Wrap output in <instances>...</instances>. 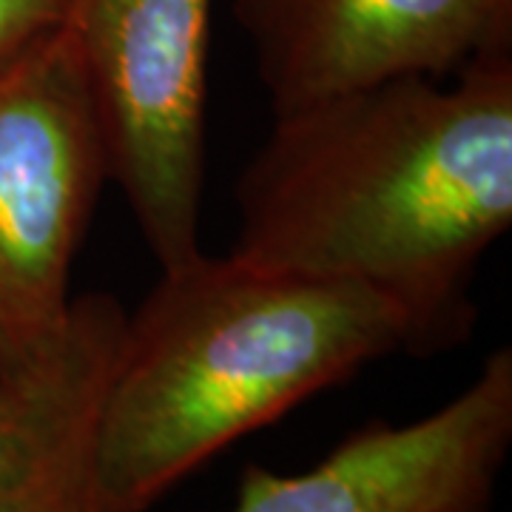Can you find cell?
<instances>
[{
    "mask_svg": "<svg viewBox=\"0 0 512 512\" xmlns=\"http://www.w3.org/2000/svg\"><path fill=\"white\" fill-rule=\"evenodd\" d=\"M239 259L390 299L421 353L458 345L512 225V49L274 114L237 188Z\"/></svg>",
    "mask_w": 512,
    "mask_h": 512,
    "instance_id": "6da1fadb",
    "label": "cell"
},
{
    "mask_svg": "<svg viewBox=\"0 0 512 512\" xmlns=\"http://www.w3.org/2000/svg\"><path fill=\"white\" fill-rule=\"evenodd\" d=\"M419 353L379 293L200 254L126 313L92 447V512H148L208 458L390 353Z\"/></svg>",
    "mask_w": 512,
    "mask_h": 512,
    "instance_id": "7a4b0ae2",
    "label": "cell"
},
{
    "mask_svg": "<svg viewBox=\"0 0 512 512\" xmlns=\"http://www.w3.org/2000/svg\"><path fill=\"white\" fill-rule=\"evenodd\" d=\"M106 180V140L63 26L0 63V373L66 342L74 256Z\"/></svg>",
    "mask_w": 512,
    "mask_h": 512,
    "instance_id": "3957f363",
    "label": "cell"
},
{
    "mask_svg": "<svg viewBox=\"0 0 512 512\" xmlns=\"http://www.w3.org/2000/svg\"><path fill=\"white\" fill-rule=\"evenodd\" d=\"M120 185L160 268L200 254L211 0H72L66 20Z\"/></svg>",
    "mask_w": 512,
    "mask_h": 512,
    "instance_id": "277c9868",
    "label": "cell"
},
{
    "mask_svg": "<svg viewBox=\"0 0 512 512\" xmlns=\"http://www.w3.org/2000/svg\"><path fill=\"white\" fill-rule=\"evenodd\" d=\"M512 447V350L439 410L373 421L311 470L248 467L234 512H490Z\"/></svg>",
    "mask_w": 512,
    "mask_h": 512,
    "instance_id": "5b68a950",
    "label": "cell"
},
{
    "mask_svg": "<svg viewBox=\"0 0 512 512\" xmlns=\"http://www.w3.org/2000/svg\"><path fill=\"white\" fill-rule=\"evenodd\" d=\"M271 109L512 49V0H234Z\"/></svg>",
    "mask_w": 512,
    "mask_h": 512,
    "instance_id": "8992f818",
    "label": "cell"
},
{
    "mask_svg": "<svg viewBox=\"0 0 512 512\" xmlns=\"http://www.w3.org/2000/svg\"><path fill=\"white\" fill-rule=\"evenodd\" d=\"M126 311L77 296L66 342L0 373V512H92V447Z\"/></svg>",
    "mask_w": 512,
    "mask_h": 512,
    "instance_id": "52a82bcc",
    "label": "cell"
},
{
    "mask_svg": "<svg viewBox=\"0 0 512 512\" xmlns=\"http://www.w3.org/2000/svg\"><path fill=\"white\" fill-rule=\"evenodd\" d=\"M72 0H0V63L66 26Z\"/></svg>",
    "mask_w": 512,
    "mask_h": 512,
    "instance_id": "ba28073f",
    "label": "cell"
}]
</instances>
